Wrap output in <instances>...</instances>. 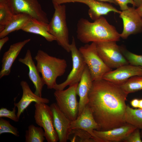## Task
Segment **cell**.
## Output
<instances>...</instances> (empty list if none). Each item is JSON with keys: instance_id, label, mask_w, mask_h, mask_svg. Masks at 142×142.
Masks as SVG:
<instances>
[{"instance_id": "cell-1", "label": "cell", "mask_w": 142, "mask_h": 142, "mask_svg": "<svg viewBox=\"0 0 142 142\" xmlns=\"http://www.w3.org/2000/svg\"><path fill=\"white\" fill-rule=\"evenodd\" d=\"M128 94L119 86L102 78L93 81L88 104L100 130L106 131L126 123Z\"/></svg>"}, {"instance_id": "cell-2", "label": "cell", "mask_w": 142, "mask_h": 142, "mask_svg": "<svg viewBox=\"0 0 142 142\" xmlns=\"http://www.w3.org/2000/svg\"><path fill=\"white\" fill-rule=\"evenodd\" d=\"M77 37L82 42L98 43L120 40L119 34L115 27L102 16L93 22L80 18L77 24Z\"/></svg>"}, {"instance_id": "cell-3", "label": "cell", "mask_w": 142, "mask_h": 142, "mask_svg": "<svg viewBox=\"0 0 142 142\" xmlns=\"http://www.w3.org/2000/svg\"><path fill=\"white\" fill-rule=\"evenodd\" d=\"M34 59L37 69L48 89H53L58 77L63 75L67 67L66 60L49 55L41 50H38Z\"/></svg>"}, {"instance_id": "cell-4", "label": "cell", "mask_w": 142, "mask_h": 142, "mask_svg": "<svg viewBox=\"0 0 142 142\" xmlns=\"http://www.w3.org/2000/svg\"><path fill=\"white\" fill-rule=\"evenodd\" d=\"M55 11L48 24L49 32L56 39L58 44L70 52L69 31L66 21V7L52 1Z\"/></svg>"}, {"instance_id": "cell-5", "label": "cell", "mask_w": 142, "mask_h": 142, "mask_svg": "<svg viewBox=\"0 0 142 142\" xmlns=\"http://www.w3.org/2000/svg\"><path fill=\"white\" fill-rule=\"evenodd\" d=\"M79 83L69 85L67 89L55 90L54 95L59 108L70 121L75 120L79 113L77 89Z\"/></svg>"}, {"instance_id": "cell-6", "label": "cell", "mask_w": 142, "mask_h": 142, "mask_svg": "<svg viewBox=\"0 0 142 142\" xmlns=\"http://www.w3.org/2000/svg\"><path fill=\"white\" fill-rule=\"evenodd\" d=\"M79 50L87 66L93 81L100 79L107 72L112 70L108 66L99 55L96 44L92 42L81 47Z\"/></svg>"}, {"instance_id": "cell-7", "label": "cell", "mask_w": 142, "mask_h": 142, "mask_svg": "<svg viewBox=\"0 0 142 142\" xmlns=\"http://www.w3.org/2000/svg\"><path fill=\"white\" fill-rule=\"evenodd\" d=\"M34 118L36 124L43 128L45 139L48 142L59 141L53 125V116L50 106L46 104L35 103Z\"/></svg>"}, {"instance_id": "cell-8", "label": "cell", "mask_w": 142, "mask_h": 142, "mask_svg": "<svg viewBox=\"0 0 142 142\" xmlns=\"http://www.w3.org/2000/svg\"><path fill=\"white\" fill-rule=\"evenodd\" d=\"M116 41L96 43L98 52L105 64L111 69H116L129 64Z\"/></svg>"}, {"instance_id": "cell-9", "label": "cell", "mask_w": 142, "mask_h": 142, "mask_svg": "<svg viewBox=\"0 0 142 142\" xmlns=\"http://www.w3.org/2000/svg\"><path fill=\"white\" fill-rule=\"evenodd\" d=\"M70 49L72 61V68L66 80L63 83L57 84L53 89L63 90L68 85L79 83L85 68L86 64L84 58L76 46L75 40L72 37Z\"/></svg>"}, {"instance_id": "cell-10", "label": "cell", "mask_w": 142, "mask_h": 142, "mask_svg": "<svg viewBox=\"0 0 142 142\" xmlns=\"http://www.w3.org/2000/svg\"><path fill=\"white\" fill-rule=\"evenodd\" d=\"M14 14L25 13L32 18L47 24L49 23L46 13L38 0H9Z\"/></svg>"}, {"instance_id": "cell-11", "label": "cell", "mask_w": 142, "mask_h": 142, "mask_svg": "<svg viewBox=\"0 0 142 142\" xmlns=\"http://www.w3.org/2000/svg\"><path fill=\"white\" fill-rule=\"evenodd\" d=\"M135 7H129L119 14V17L122 19L123 23V30L120 36L123 39H126L131 34L142 31V17Z\"/></svg>"}, {"instance_id": "cell-12", "label": "cell", "mask_w": 142, "mask_h": 142, "mask_svg": "<svg viewBox=\"0 0 142 142\" xmlns=\"http://www.w3.org/2000/svg\"><path fill=\"white\" fill-rule=\"evenodd\" d=\"M55 1L59 4L70 2H79L85 4L89 7L88 13L89 17L94 21L111 12L119 14L121 12L109 4L96 0H55Z\"/></svg>"}, {"instance_id": "cell-13", "label": "cell", "mask_w": 142, "mask_h": 142, "mask_svg": "<svg viewBox=\"0 0 142 142\" xmlns=\"http://www.w3.org/2000/svg\"><path fill=\"white\" fill-rule=\"evenodd\" d=\"M138 75H142L141 67L128 64L107 72L102 78L119 86L131 77Z\"/></svg>"}, {"instance_id": "cell-14", "label": "cell", "mask_w": 142, "mask_h": 142, "mask_svg": "<svg viewBox=\"0 0 142 142\" xmlns=\"http://www.w3.org/2000/svg\"><path fill=\"white\" fill-rule=\"evenodd\" d=\"M71 129H80L89 133L94 138L96 142H102L94 134V130H100L99 126L94 119L92 111L87 104L74 120L71 121Z\"/></svg>"}, {"instance_id": "cell-15", "label": "cell", "mask_w": 142, "mask_h": 142, "mask_svg": "<svg viewBox=\"0 0 142 142\" xmlns=\"http://www.w3.org/2000/svg\"><path fill=\"white\" fill-rule=\"evenodd\" d=\"M50 106L53 114L54 126L58 134L59 141L67 142L71 130V121L61 111L56 103H52Z\"/></svg>"}, {"instance_id": "cell-16", "label": "cell", "mask_w": 142, "mask_h": 142, "mask_svg": "<svg viewBox=\"0 0 142 142\" xmlns=\"http://www.w3.org/2000/svg\"><path fill=\"white\" fill-rule=\"evenodd\" d=\"M136 128L126 123L119 127L108 130H94L93 133L102 142H118L123 141Z\"/></svg>"}, {"instance_id": "cell-17", "label": "cell", "mask_w": 142, "mask_h": 142, "mask_svg": "<svg viewBox=\"0 0 142 142\" xmlns=\"http://www.w3.org/2000/svg\"><path fill=\"white\" fill-rule=\"evenodd\" d=\"M20 84L22 90V96L20 100L17 103H15L16 98H14V104L17 108V114L19 119L22 113L32 102L47 104L49 102L48 99L39 97L33 93L27 82L22 80Z\"/></svg>"}, {"instance_id": "cell-18", "label": "cell", "mask_w": 142, "mask_h": 142, "mask_svg": "<svg viewBox=\"0 0 142 142\" xmlns=\"http://www.w3.org/2000/svg\"><path fill=\"white\" fill-rule=\"evenodd\" d=\"M31 40L30 39H28L13 44L4 53L1 61L0 78L10 74L12 65L22 49Z\"/></svg>"}, {"instance_id": "cell-19", "label": "cell", "mask_w": 142, "mask_h": 142, "mask_svg": "<svg viewBox=\"0 0 142 142\" xmlns=\"http://www.w3.org/2000/svg\"><path fill=\"white\" fill-rule=\"evenodd\" d=\"M18 61L28 68V77L35 89L34 93L37 96L42 97V90L45 84L42 78L40 76L39 73L32 59L30 50L28 49L24 57L19 58Z\"/></svg>"}, {"instance_id": "cell-20", "label": "cell", "mask_w": 142, "mask_h": 142, "mask_svg": "<svg viewBox=\"0 0 142 142\" xmlns=\"http://www.w3.org/2000/svg\"><path fill=\"white\" fill-rule=\"evenodd\" d=\"M93 81L89 69L86 65L77 89V94L79 97L78 116L88 104V94Z\"/></svg>"}, {"instance_id": "cell-21", "label": "cell", "mask_w": 142, "mask_h": 142, "mask_svg": "<svg viewBox=\"0 0 142 142\" xmlns=\"http://www.w3.org/2000/svg\"><path fill=\"white\" fill-rule=\"evenodd\" d=\"M48 24L32 18L22 30L40 35L49 42L56 40L55 38L49 32Z\"/></svg>"}, {"instance_id": "cell-22", "label": "cell", "mask_w": 142, "mask_h": 142, "mask_svg": "<svg viewBox=\"0 0 142 142\" xmlns=\"http://www.w3.org/2000/svg\"><path fill=\"white\" fill-rule=\"evenodd\" d=\"M29 15L25 13L14 14L0 32V38L7 36L11 33L21 29L32 18Z\"/></svg>"}, {"instance_id": "cell-23", "label": "cell", "mask_w": 142, "mask_h": 142, "mask_svg": "<svg viewBox=\"0 0 142 142\" xmlns=\"http://www.w3.org/2000/svg\"><path fill=\"white\" fill-rule=\"evenodd\" d=\"M126 123L137 128L142 129V109H133L127 105L124 116Z\"/></svg>"}, {"instance_id": "cell-24", "label": "cell", "mask_w": 142, "mask_h": 142, "mask_svg": "<svg viewBox=\"0 0 142 142\" xmlns=\"http://www.w3.org/2000/svg\"><path fill=\"white\" fill-rule=\"evenodd\" d=\"M25 138L26 142H43L45 139L44 131L42 127L33 124L29 125L26 130Z\"/></svg>"}, {"instance_id": "cell-25", "label": "cell", "mask_w": 142, "mask_h": 142, "mask_svg": "<svg viewBox=\"0 0 142 142\" xmlns=\"http://www.w3.org/2000/svg\"><path fill=\"white\" fill-rule=\"evenodd\" d=\"M119 86L128 94L142 90V75L132 77Z\"/></svg>"}, {"instance_id": "cell-26", "label": "cell", "mask_w": 142, "mask_h": 142, "mask_svg": "<svg viewBox=\"0 0 142 142\" xmlns=\"http://www.w3.org/2000/svg\"><path fill=\"white\" fill-rule=\"evenodd\" d=\"M70 136L72 137L69 139L72 142H96L94 138L89 133L82 129H72Z\"/></svg>"}, {"instance_id": "cell-27", "label": "cell", "mask_w": 142, "mask_h": 142, "mask_svg": "<svg viewBox=\"0 0 142 142\" xmlns=\"http://www.w3.org/2000/svg\"><path fill=\"white\" fill-rule=\"evenodd\" d=\"M122 52L129 64L134 66L142 67V55L132 53L123 46H120Z\"/></svg>"}, {"instance_id": "cell-28", "label": "cell", "mask_w": 142, "mask_h": 142, "mask_svg": "<svg viewBox=\"0 0 142 142\" xmlns=\"http://www.w3.org/2000/svg\"><path fill=\"white\" fill-rule=\"evenodd\" d=\"M14 14L10 7L0 5V32L3 30Z\"/></svg>"}, {"instance_id": "cell-29", "label": "cell", "mask_w": 142, "mask_h": 142, "mask_svg": "<svg viewBox=\"0 0 142 142\" xmlns=\"http://www.w3.org/2000/svg\"><path fill=\"white\" fill-rule=\"evenodd\" d=\"M4 133L11 134L15 136H19L17 128L12 125L9 121L0 118V135Z\"/></svg>"}, {"instance_id": "cell-30", "label": "cell", "mask_w": 142, "mask_h": 142, "mask_svg": "<svg viewBox=\"0 0 142 142\" xmlns=\"http://www.w3.org/2000/svg\"><path fill=\"white\" fill-rule=\"evenodd\" d=\"M12 111H11L6 108L2 107L0 109V118L6 117L12 120L15 122H18L19 119L16 113V106L14 105Z\"/></svg>"}, {"instance_id": "cell-31", "label": "cell", "mask_w": 142, "mask_h": 142, "mask_svg": "<svg viewBox=\"0 0 142 142\" xmlns=\"http://www.w3.org/2000/svg\"><path fill=\"white\" fill-rule=\"evenodd\" d=\"M123 141L124 142H142L140 129L136 128Z\"/></svg>"}, {"instance_id": "cell-32", "label": "cell", "mask_w": 142, "mask_h": 142, "mask_svg": "<svg viewBox=\"0 0 142 142\" xmlns=\"http://www.w3.org/2000/svg\"><path fill=\"white\" fill-rule=\"evenodd\" d=\"M118 5L120 9L122 11L127 9L129 7L128 6L129 4H132L133 6L135 7V4L133 0H114Z\"/></svg>"}, {"instance_id": "cell-33", "label": "cell", "mask_w": 142, "mask_h": 142, "mask_svg": "<svg viewBox=\"0 0 142 142\" xmlns=\"http://www.w3.org/2000/svg\"><path fill=\"white\" fill-rule=\"evenodd\" d=\"M139 99L135 98L131 100L130 102L131 105L133 108H139Z\"/></svg>"}, {"instance_id": "cell-34", "label": "cell", "mask_w": 142, "mask_h": 142, "mask_svg": "<svg viewBox=\"0 0 142 142\" xmlns=\"http://www.w3.org/2000/svg\"><path fill=\"white\" fill-rule=\"evenodd\" d=\"M9 40V37L5 36L0 39V50L1 51L4 44Z\"/></svg>"}, {"instance_id": "cell-35", "label": "cell", "mask_w": 142, "mask_h": 142, "mask_svg": "<svg viewBox=\"0 0 142 142\" xmlns=\"http://www.w3.org/2000/svg\"><path fill=\"white\" fill-rule=\"evenodd\" d=\"M0 5L8 6L11 7L9 0H0Z\"/></svg>"}, {"instance_id": "cell-36", "label": "cell", "mask_w": 142, "mask_h": 142, "mask_svg": "<svg viewBox=\"0 0 142 142\" xmlns=\"http://www.w3.org/2000/svg\"><path fill=\"white\" fill-rule=\"evenodd\" d=\"M136 9L139 14L142 17V4L137 7Z\"/></svg>"}, {"instance_id": "cell-37", "label": "cell", "mask_w": 142, "mask_h": 142, "mask_svg": "<svg viewBox=\"0 0 142 142\" xmlns=\"http://www.w3.org/2000/svg\"><path fill=\"white\" fill-rule=\"evenodd\" d=\"M135 4V7H137L142 4V0H133Z\"/></svg>"}, {"instance_id": "cell-38", "label": "cell", "mask_w": 142, "mask_h": 142, "mask_svg": "<svg viewBox=\"0 0 142 142\" xmlns=\"http://www.w3.org/2000/svg\"><path fill=\"white\" fill-rule=\"evenodd\" d=\"M99 1L103 2H108L111 3H114L116 5H117L116 3L114 0H96Z\"/></svg>"}, {"instance_id": "cell-39", "label": "cell", "mask_w": 142, "mask_h": 142, "mask_svg": "<svg viewBox=\"0 0 142 142\" xmlns=\"http://www.w3.org/2000/svg\"><path fill=\"white\" fill-rule=\"evenodd\" d=\"M139 108L142 109V99H139Z\"/></svg>"}, {"instance_id": "cell-40", "label": "cell", "mask_w": 142, "mask_h": 142, "mask_svg": "<svg viewBox=\"0 0 142 142\" xmlns=\"http://www.w3.org/2000/svg\"><path fill=\"white\" fill-rule=\"evenodd\" d=\"M140 134H141V139L142 140V129H141V130L140 131Z\"/></svg>"}, {"instance_id": "cell-41", "label": "cell", "mask_w": 142, "mask_h": 142, "mask_svg": "<svg viewBox=\"0 0 142 142\" xmlns=\"http://www.w3.org/2000/svg\"><path fill=\"white\" fill-rule=\"evenodd\" d=\"M141 68H142V67H141Z\"/></svg>"}]
</instances>
